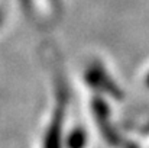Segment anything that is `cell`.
I'll use <instances>...</instances> for the list:
<instances>
[{
	"label": "cell",
	"mask_w": 149,
	"mask_h": 148,
	"mask_svg": "<svg viewBox=\"0 0 149 148\" xmlns=\"http://www.w3.org/2000/svg\"><path fill=\"white\" fill-rule=\"evenodd\" d=\"M146 84H148V87H149V74H148V77H146Z\"/></svg>",
	"instance_id": "1"
}]
</instances>
